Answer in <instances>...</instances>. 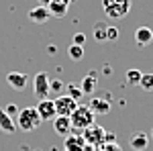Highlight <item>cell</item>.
Segmentation results:
<instances>
[{
	"instance_id": "cell-21",
	"label": "cell",
	"mask_w": 153,
	"mask_h": 151,
	"mask_svg": "<svg viewBox=\"0 0 153 151\" xmlns=\"http://www.w3.org/2000/svg\"><path fill=\"white\" fill-rule=\"evenodd\" d=\"M106 27L104 23H100V25H96L94 27V39L96 41H106Z\"/></svg>"
},
{
	"instance_id": "cell-18",
	"label": "cell",
	"mask_w": 153,
	"mask_h": 151,
	"mask_svg": "<svg viewBox=\"0 0 153 151\" xmlns=\"http://www.w3.org/2000/svg\"><path fill=\"white\" fill-rule=\"evenodd\" d=\"M137 86H139L141 90H145V92H151L153 90V74H143Z\"/></svg>"
},
{
	"instance_id": "cell-11",
	"label": "cell",
	"mask_w": 153,
	"mask_h": 151,
	"mask_svg": "<svg viewBox=\"0 0 153 151\" xmlns=\"http://www.w3.org/2000/svg\"><path fill=\"white\" fill-rule=\"evenodd\" d=\"M53 131L57 133L59 137H68L71 133V121H70V116H55L53 121Z\"/></svg>"
},
{
	"instance_id": "cell-12",
	"label": "cell",
	"mask_w": 153,
	"mask_h": 151,
	"mask_svg": "<svg viewBox=\"0 0 153 151\" xmlns=\"http://www.w3.org/2000/svg\"><path fill=\"white\" fill-rule=\"evenodd\" d=\"M49 16H51V14H49L47 6H43V4H39V6H33V8L29 10V19H31L33 23H37V25L47 23Z\"/></svg>"
},
{
	"instance_id": "cell-26",
	"label": "cell",
	"mask_w": 153,
	"mask_h": 151,
	"mask_svg": "<svg viewBox=\"0 0 153 151\" xmlns=\"http://www.w3.org/2000/svg\"><path fill=\"white\" fill-rule=\"evenodd\" d=\"M102 151H123V149H120V145H117V141H114V143H104L102 145Z\"/></svg>"
},
{
	"instance_id": "cell-22",
	"label": "cell",
	"mask_w": 153,
	"mask_h": 151,
	"mask_svg": "<svg viewBox=\"0 0 153 151\" xmlns=\"http://www.w3.org/2000/svg\"><path fill=\"white\" fill-rule=\"evenodd\" d=\"M141 76H143V74L139 70H129V71H127V82H131L133 86H137L139 80H141Z\"/></svg>"
},
{
	"instance_id": "cell-25",
	"label": "cell",
	"mask_w": 153,
	"mask_h": 151,
	"mask_svg": "<svg viewBox=\"0 0 153 151\" xmlns=\"http://www.w3.org/2000/svg\"><path fill=\"white\" fill-rule=\"evenodd\" d=\"M2 110H4L8 116H12V118L19 115V108H16V104H6V108H2Z\"/></svg>"
},
{
	"instance_id": "cell-29",
	"label": "cell",
	"mask_w": 153,
	"mask_h": 151,
	"mask_svg": "<svg viewBox=\"0 0 153 151\" xmlns=\"http://www.w3.org/2000/svg\"><path fill=\"white\" fill-rule=\"evenodd\" d=\"M149 139H151V141H153V129H151V133H149Z\"/></svg>"
},
{
	"instance_id": "cell-14",
	"label": "cell",
	"mask_w": 153,
	"mask_h": 151,
	"mask_svg": "<svg viewBox=\"0 0 153 151\" xmlns=\"http://www.w3.org/2000/svg\"><path fill=\"white\" fill-rule=\"evenodd\" d=\"M88 106H90V110H92L94 115H108V112H110V102H108V98H92Z\"/></svg>"
},
{
	"instance_id": "cell-13",
	"label": "cell",
	"mask_w": 153,
	"mask_h": 151,
	"mask_svg": "<svg viewBox=\"0 0 153 151\" xmlns=\"http://www.w3.org/2000/svg\"><path fill=\"white\" fill-rule=\"evenodd\" d=\"M153 41V31L149 29V27H139L137 31H135V43L139 47H145L149 45Z\"/></svg>"
},
{
	"instance_id": "cell-16",
	"label": "cell",
	"mask_w": 153,
	"mask_h": 151,
	"mask_svg": "<svg viewBox=\"0 0 153 151\" xmlns=\"http://www.w3.org/2000/svg\"><path fill=\"white\" fill-rule=\"evenodd\" d=\"M80 90H82V94H92L96 90V71H88V76L82 80V84H80Z\"/></svg>"
},
{
	"instance_id": "cell-4",
	"label": "cell",
	"mask_w": 153,
	"mask_h": 151,
	"mask_svg": "<svg viewBox=\"0 0 153 151\" xmlns=\"http://www.w3.org/2000/svg\"><path fill=\"white\" fill-rule=\"evenodd\" d=\"M104 133H106V129H102L100 125H90V127H86L84 129V133H82V137L84 141H86V145H104Z\"/></svg>"
},
{
	"instance_id": "cell-17",
	"label": "cell",
	"mask_w": 153,
	"mask_h": 151,
	"mask_svg": "<svg viewBox=\"0 0 153 151\" xmlns=\"http://www.w3.org/2000/svg\"><path fill=\"white\" fill-rule=\"evenodd\" d=\"M0 131L4 133H14L16 131V125H14V118L8 116L2 108H0Z\"/></svg>"
},
{
	"instance_id": "cell-20",
	"label": "cell",
	"mask_w": 153,
	"mask_h": 151,
	"mask_svg": "<svg viewBox=\"0 0 153 151\" xmlns=\"http://www.w3.org/2000/svg\"><path fill=\"white\" fill-rule=\"evenodd\" d=\"M65 88H68V96H70V98H74L76 102H78V100L84 96L82 90H80V84H74V82H71V84H68V86H65Z\"/></svg>"
},
{
	"instance_id": "cell-27",
	"label": "cell",
	"mask_w": 153,
	"mask_h": 151,
	"mask_svg": "<svg viewBox=\"0 0 153 151\" xmlns=\"http://www.w3.org/2000/svg\"><path fill=\"white\" fill-rule=\"evenodd\" d=\"M84 43H86V35H84V33H76V35H74V45L84 47Z\"/></svg>"
},
{
	"instance_id": "cell-15",
	"label": "cell",
	"mask_w": 153,
	"mask_h": 151,
	"mask_svg": "<svg viewBox=\"0 0 153 151\" xmlns=\"http://www.w3.org/2000/svg\"><path fill=\"white\" fill-rule=\"evenodd\" d=\"M65 139V151H82L86 147V141H84L82 135H68V137H63Z\"/></svg>"
},
{
	"instance_id": "cell-19",
	"label": "cell",
	"mask_w": 153,
	"mask_h": 151,
	"mask_svg": "<svg viewBox=\"0 0 153 151\" xmlns=\"http://www.w3.org/2000/svg\"><path fill=\"white\" fill-rule=\"evenodd\" d=\"M68 53H70V57L74 59V61H82V59H84V47L82 45H74V43H71L70 49H68Z\"/></svg>"
},
{
	"instance_id": "cell-23",
	"label": "cell",
	"mask_w": 153,
	"mask_h": 151,
	"mask_svg": "<svg viewBox=\"0 0 153 151\" xmlns=\"http://www.w3.org/2000/svg\"><path fill=\"white\" fill-rule=\"evenodd\" d=\"M118 39V29L117 27H108L106 29V41H117Z\"/></svg>"
},
{
	"instance_id": "cell-3",
	"label": "cell",
	"mask_w": 153,
	"mask_h": 151,
	"mask_svg": "<svg viewBox=\"0 0 153 151\" xmlns=\"http://www.w3.org/2000/svg\"><path fill=\"white\" fill-rule=\"evenodd\" d=\"M94 118L96 115L90 110V106L86 104H78V108L74 110L70 115V121H71V129H80L84 131L86 127H90V125H94Z\"/></svg>"
},
{
	"instance_id": "cell-1",
	"label": "cell",
	"mask_w": 153,
	"mask_h": 151,
	"mask_svg": "<svg viewBox=\"0 0 153 151\" xmlns=\"http://www.w3.org/2000/svg\"><path fill=\"white\" fill-rule=\"evenodd\" d=\"M16 118V123L14 125H19V129L21 131H35V129H39V125L43 123L41 121V116H39V112H37V108H33V106H27V108H21L19 110V115L14 116Z\"/></svg>"
},
{
	"instance_id": "cell-8",
	"label": "cell",
	"mask_w": 153,
	"mask_h": 151,
	"mask_svg": "<svg viewBox=\"0 0 153 151\" xmlns=\"http://www.w3.org/2000/svg\"><path fill=\"white\" fill-rule=\"evenodd\" d=\"M35 96L41 100V98H47L49 96V76L47 71H39L35 76Z\"/></svg>"
},
{
	"instance_id": "cell-5",
	"label": "cell",
	"mask_w": 153,
	"mask_h": 151,
	"mask_svg": "<svg viewBox=\"0 0 153 151\" xmlns=\"http://www.w3.org/2000/svg\"><path fill=\"white\" fill-rule=\"evenodd\" d=\"M53 102H55V112H57V116H70L71 112L78 108V104H80V102H76L74 98H70L68 94H61Z\"/></svg>"
},
{
	"instance_id": "cell-28",
	"label": "cell",
	"mask_w": 153,
	"mask_h": 151,
	"mask_svg": "<svg viewBox=\"0 0 153 151\" xmlns=\"http://www.w3.org/2000/svg\"><path fill=\"white\" fill-rule=\"evenodd\" d=\"M37 2H39V4H43V6H47V4L51 2V0H37Z\"/></svg>"
},
{
	"instance_id": "cell-24",
	"label": "cell",
	"mask_w": 153,
	"mask_h": 151,
	"mask_svg": "<svg viewBox=\"0 0 153 151\" xmlns=\"http://www.w3.org/2000/svg\"><path fill=\"white\" fill-rule=\"evenodd\" d=\"M49 90H53V92H61V90H63V82H61V80H49Z\"/></svg>"
},
{
	"instance_id": "cell-9",
	"label": "cell",
	"mask_w": 153,
	"mask_h": 151,
	"mask_svg": "<svg viewBox=\"0 0 153 151\" xmlns=\"http://www.w3.org/2000/svg\"><path fill=\"white\" fill-rule=\"evenodd\" d=\"M149 135L145 131H135L133 135L129 137V143H131V149L133 151H145L147 145H149Z\"/></svg>"
},
{
	"instance_id": "cell-10",
	"label": "cell",
	"mask_w": 153,
	"mask_h": 151,
	"mask_svg": "<svg viewBox=\"0 0 153 151\" xmlns=\"http://www.w3.org/2000/svg\"><path fill=\"white\" fill-rule=\"evenodd\" d=\"M70 4H71V0H51V2L47 4V10H49L51 16L61 19V16H65V14H68Z\"/></svg>"
},
{
	"instance_id": "cell-2",
	"label": "cell",
	"mask_w": 153,
	"mask_h": 151,
	"mask_svg": "<svg viewBox=\"0 0 153 151\" xmlns=\"http://www.w3.org/2000/svg\"><path fill=\"white\" fill-rule=\"evenodd\" d=\"M102 10L112 21L125 19L131 12V0H102Z\"/></svg>"
},
{
	"instance_id": "cell-7",
	"label": "cell",
	"mask_w": 153,
	"mask_h": 151,
	"mask_svg": "<svg viewBox=\"0 0 153 151\" xmlns=\"http://www.w3.org/2000/svg\"><path fill=\"white\" fill-rule=\"evenodd\" d=\"M6 84L10 86L12 90L23 92L27 88V84H29V76L23 74V71H10V74H6Z\"/></svg>"
},
{
	"instance_id": "cell-6",
	"label": "cell",
	"mask_w": 153,
	"mask_h": 151,
	"mask_svg": "<svg viewBox=\"0 0 153 151\" xmlns=\"http://www.w3.org/2000/svg\"><path fill=\"white\" fill-rule=\"evenodd\" d=\"M35 108H37V112H39V116H41V121H53L57 116V112H55V102L49 96L47 98H41Z\"/></svg>"
}]
</instances>
